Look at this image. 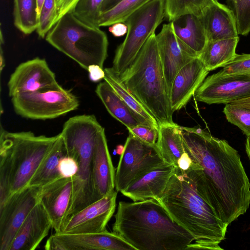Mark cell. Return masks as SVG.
I'll return each instance as SVG.
<instances>
[{
    "label": "cell",
    "instance_id": "1",
    "mask_svg": "<svg viewBox=\"0 0 250 250\" xmlns=\"http://www.w3.org/2000/svg\"><path fill=\"white\" fill-rule=\"evenodd\" d=\"M181 128L185 150L192 160L187 170L214 214L228 226L250 205V183L238 152L200 128Z\"/></svg>",
    "mask_w": 250,
    "mask_h": 250
},
{
    "label": "cell",
    "instance_id": "2",
    "mask_svg": "<svg viewBox=\"0 0 250 250\" xmlns=\"http://www.w3.org/2000/svg\"><path fill=\"white\" fill-rule=\"evenodd\" d=\"M113 232L136 250H182L194 237L172 220L155 198L133 202L120 201Z\"/></svg>",
    "mask_w": 250,
    "mask_h": 250
},
{
    "label": "cell",
    "instance_id": "3",
    "mask_svg": "<svg viewBox=\"0 0 250 250\" xmlns=\"http://www.w3.org/2000/svg\"><path fill=\"white\" fill-rule=\"evenodd\" d=\"M173 221L194 237L185 250H222L228 225L218 218L202 196L188 170L175 167L161 197L158 199Z\"/></svg>",
    "mask_w": 250,
    "mask_h": 250
},
{
    "label": "cell",
    "instance_id": "4",
    "mask_svg": "<svg viewBox=\"0 0 250 250\" xmlns=\"http://www.w3.org/2000/svg\"><path fill=\"white\" fill-rule=\"evenodd\" d=\"M59 134L36 136L31 131H0V205L28 186Z\"/></svg>",
    "mask_w": 250,
    "mask_h": 250
},
{
    "label": "cell",
    "instance_id": "5",
    "mask_svg": "<svg viewBox=\"0 0 250 250\" xmlns=\"http://www.w3.org/2000/svg\"><path fill=\"white\" fill-rule=\"evenodd\" d=\"M120 76L159 125L174 123L155 32L148 38L133 62Z\"/></svg>",
    "mask_w": 250,
    "mask_h": 250
},
{
    "label": "cell",
    "instance_id": "6",
    "mask_svg": "<svg viewBox=\"0 0 250 250\" xmlns=\"http://www.w3.org/2000/svg\"><path fill=\"white\" fill-rule=\"evenodd\" d=\"M103 128L93 115L75 116L63 125L61 133L66 155L74 159L78 165V172L73 177L72 199L66 220L99 200L93 185V158L97 138Z\"/></svg>",
    "mask_w": 250,
    "mask_h": 250
},
{
    "label": "cell",
    "instance_id": "7",
    "mask_svg": "<svg viewBox=\"0 0 250 250\" xmlns=\"http://www.w3.org/2000/svg\"><path fill=\"white\" fill-rule=\"evenodd\" d=\"M52 46L87 70L93 64L103 68L107 57L108 42L100 27L85 22L72 12L62 16L45 37Z\"/></svg>",
    "mask_w": 250,
    "mask_h": 250
},
{
    "label": "cell",
    "instance_id": "8",
    "mask_svg": "<svg viewBox=\"0 0 250 250\" xmlns=\"http://www.w3.org/2000/svg\"><path fill=\"white\" fill-rule=\"evenodd\" d=\"M164 17V0H151L126 19L124 22L127 32L116 50L112 67L120 76L132 63Z\"/></svg>",
    "mask_w": 250,
    "mask_h": 250
},
{
    "label": "cell",
    "instance_id": "9",
    "mask_svg": "<svg viewBox=\"0 0 250 250\" xmlns=\"http://www.w3.org/2000/svg\"><path fill=\"white\" fill-rule=\"evenodd\" d=\"M11 101L17 114L32 120L54 119L79 106L78 97L58 83L37 91L16 94Z\"/></svg>",
    "mask_w": 250,
    "mask_h": 250
},
{
    "label": "cell",
    "instance_id": "10",
    "mask_svg": "<svg viewBox=\"0 0 250 250\" xmlns=\"http://www.w3.org/2000/svg\"><path fill=\"white\" fill-rule=\"evenodd\" d=\"M163 162L156 145H147L129 134L115 172L116 190L121 193L133 181Z\"/></svg>",
    "mask_w": 250,
    "mask_h": 250
},
{
    "label": "cell",
    "instance_id": "11",
    "mask_svg": "<svg viewBox=\"0 0 250 250\" xmlns=\"http://www.w3.org/2000/svg\"><path fill=\"white\" fill-rule=\"evenodd\" d=\"M40 188L28 186L0 205V250H9L21 226L39 202Z\"/></svg>",
    "mask_w": 250,
    "mask_h": 250
},
{
    "label": "cell",
    "instance_id": "12",
    "mask_svg": "<svg viewBox=\"0 0 250 250\" xmlns=\"http://www.w3.org/2000/svg\"><path fill=\"white\" fill-rule=\"evenodd\" d=\"M198 101L208 104H230L250 97V79L239 75L219 74L205 78L196 91Z\"/></svg>",
    "mask_w": 250,
    "mask_h": 250
},
{
    "label": "cell",
    "instance_id": "13",
    "mask_svg": "<svg viewBox=\"0 0 250 250\" xmlns=\"http://www.w3.org/2000/svg\"><path fill=\"white\" fill-rule=\"evenodd\" d=\"M44 249L46 250H136L120 236L107 230L79 234L55 232L48 239Z\"/></svg>",
    "mask_w": 250,
    "mask_h": 250
},
{
    "label": "cell",
    "instance_id": "14",
    "mask_svg": "<svg viewBox=\"0 0 250 250\" xmlns=\"http://www.w3.org/2000/svg\"><path fill=\"white\" fill-rule=\"evenodd\" d=\"M117 193L114 190L72 215L57 233H90L107 230L106 225L115 210Z\"/></svg>",
    "mask_w": 250,
    "mask_h": 250
},
{
    "label": "cell",
    "instance_id": "15",
    "mask_svg": "<svg viewBox=\"0 0 250 250\" xmlns=\"http://www.w3.org/2000/svg\"><path fill=\"white\" fill-rule=\"evenodd\" d=\"M58 83L44 59L37 57L20 64L8 82L9 96L37 91Z\"/></svg>",
    "mask_w": 250,
    "mask_h": 250
},
{
    "label": "cell",
    "instance_id": "16",
    "mask_svg": "<svg viewBox=\"0 0 250 250\" xmlns=\"http://www.w3.org/2000/svg\"><path fill=\"white\" fill-rule=\"evenodd\" d=\"M73 191V177H60L40 188L39 201L48 213L55 232H60L67 219Z\"/></svg>",
    "mask_w": 250,
    "mask_h": 250
},
{
    "label": "cell",
    "instance_id": "17",
    "mask_svg": "<svg viewBox=\"0 0 250 250\" xmlns=\"http://www.w3.org/2000/svg\"><path fill=\"white\" fill-rule=\"evenodd\" d=\"M156 39L161 63L169 94L173 80L178 72L193 58L181 48L171 22L164 24Z\"/></svg>",
    "mask_w": 250,
    "mask_h": 250
},
{
    "label": "cell",
    "instance_id": "18",
    "mask_svg": "<svg viewBox=\"0 0 250 250\" xmlns=\"http://www.w3.org/2000/svg\"><path fill=\"white\" fill-rule=\"evenodd\" d=\"M199 58H194L177 74L169 94L172 111L184 107L208 74Z\"/></svg>",
    "mask_w": 250,
    "mask_h": 250
},
{
    "label": "cell",
    "instance_id": "19",
    "mask_svg": "<svg viewBox=\"0 0 250 250\" xmlns=\"http://www.w3.org/2000/svg\"><path fill=\"white\" fill-rule=\"evenodd\" d=\"M175 169L173 164L162 163L133 181L121 193L133 202L151 198L158 200Z\"/></svg>",
    "mask_w": 250,
    "mask_h": 250
},
{
    "label": "cell",
    "instance_id": "20",
    "mask_svg": "<svg viewBox=\"0 0 250 250\" xmlns=\"http://www.w3.org/2000/svg\"><path fill=\"white\" fill-rule=\"evenodd\" d=\"M205 29L208 40L213 41L239 37L233 10L211 0L197 15Z\"/></svg>",
    "mask_w": 250,
    "mask_h": 250
},
{
    "label": "cell",
    "instance_id": "21",
    "mask_svg": "<svg viewBox=\"0 0 250 250\" xmlns=\"http://www.w3.org/2000/svg\"><path fill=\"white\" fill-rule=\"evenodd\" d=\"M51 228L50 218L39 202L18 230L9 250H35L48 235Z\"/></svg>",
    "mask_w": 250,
    "mask_h": 250
},
{
    "label": "cell",
    "instance_id": "22",
    "mask_svg": "<svg viewBox=\"0 0 250 250\" xmlns=\"http://www.w3.org/2000/svg\"><path fill=\"white\" fill-rule=\"evenodd\" d=\"M115 175L104 129L103 128L97 138L93 158V181L98 200L115 190Z\"/></svg>",
    "mask_w": 250,
    "mask_h": 250
},
{
    "label": "cell",
    "instance_id": "23",
    "mask_svg": "<svg viewBox=\"0 0 250 250\" xmlns=\"http://www.w3.org/2000/svg\"><path fill=\"white\" fill-rule=\"evenodd\" d=\"M170 22L182 50L193 58H199L208 40L198 16L186 14Z\"/></svg>",
    "mask_w": 250,
    "mask_h": 250
},
{
    "label": "cell",
    "instance_id": "24",
    "mask_svg": "<svg viewBox=\"0 0 250 250\" xmlns=\"http://www.w3.org/2000/svg\"><path fill=\"white\" fill-rule=\"evenodd\" d=\"M95 92L109 113L127 129L141 125L153 126L145 118L131 109L105 81L98 84Z\"/></svg>",
    "mask_w": 250,
    "mask_h": 250
},
{
    "label": "cell",
    "instance_id": "25",
    "mask_svg": "<svg viewBox=\"0 0 250 250\" xmlns=\"http://www.w3.org/2000/svg\"><path fill=\"white\" fill-rule=\"evenodd\" d=\"M156 146L164 162L177 167L185 152L181 126L174 123L159 125Z\"/></svg>",
    "mask_w": 250,
    "mask_h": 250
},
{
    "label": "cell",
    "instance_id": "26",
    "mask_svg": "<svg viewBox=\"0 0 250 250\" xmlns=\"http://www.w3.org/2000/svg\"><path fill=\"white\" fill-rule=\"evenodd\" d=\"M239 37L234 38L208 41L199 57L209 71L223 67L232 61L235 57Z\"/></svg>",
    "mask_w": 250,
    "mask_h": 250
},
{
    "label": "cell",
    "instance_id": "27",
    "mask_svg": "<svg viewBox=\"0 0 250 250\" xmlns=\"http://www.w3.org/2000/svg\"><path fill=\"white\" fill-rule=\"evenodd\" d=\"M65 155L66 148L60 133L51 149L38 167L28 186L41 187L62 177L58 165L60 159Z\"/></svg>",
    "mask_w": 250,
    "mask_h": 250
},
{
    "label": "cell",
    "instance_id": "28",
    "mask_svg": "<svg viewBox=\"0 0 250 250\" xmlns=\"http://www.w3.org/2000/svg\"><path fill=\"white\" fill-rule=\"evenodd\" d=\"M104 80L114 89L119 96L133 110L145 118L153 127L158 129L159 124L154 116L128 89L120 75L112 67L104 69Z\"/></svg>",
    "mask_w": 250,
    "mask_h": 250
},
{
    "label": "cell",
    "instance_id": "29",
    "mask_svg": "<svg viewBox=\"0 0 250 250\" xmlns=\"http://www.w3.org/2000/svg\"><path fill=\"white\" fill-rule=\"evenodd\" d=\"M14 23L25 35L36 31L38 25L37 0H14Z\"/></svg>",
    "mask_w": 250,
    "mask_h": 250
},
{
    "label": "cell",
    "instance_id": "30",
    "mask_svg": "<svg viewBox=\"0 0 250 250\" xmlns=\"http://www.w3.org/2000/svg\"><path fill=\"white\" fill-rule=\"evenodd\" d=\"M151 0H122L112 8L102 12L98 26H110L117 22H124L134 12Z\"/></svg>",
    "mask_w": 250,
    "mask_h": 250
},
{
    "label": "cell",
    "instance_id": "31",
    "mask_svg": "<svg viewBox=\"0 0 250 250\" xmlns=\"http://www.w3.org/2000/svg\"><path fill=\"white\" fill-rule=\"evenodd\" d=\"M211 0H164L165 17L170 22L186 14L198 15Z\"/></svg>",
    "mask_w": 250,
    "mask_h": 250
},
{
    "label": "cell",
    "instance_id": "32",
    "mask_svg": "<svg viewBox=\"0 0 250 250\" xmlns=\"http://www.w3.org/2000/svg\"><path fill=\"white\" fill-rule=\"evenodd\" d=\"M103 1L104 0H79L72 12L81 20L98 26Z\"/></svg>",
    "mask_w": 250,
    "mask_h": 250
},
{
    "label": "cell",
    "instance_id": "33",
    "mask_svg": "<svg viewBox=\"0 0 250 250\" xmlns=\"http://www.w3.org/2000/svg\"><path fill=\"white\" fill-rule=\"evenodd\" d=\"M223 113L229 122L238 127L247 136L250 135V108L228 104Z\"/></svg>",
    "mask_w": 250,
    "mask_h": 250
},
{
    "label": "cell",
    "instance_id": "34",
    "mask_svg": "<svg viewBox=\"0 0 250 250\" xmlns=\"http://www.w3.org/2000/svg\"><path fill=\"white\" fill-rule=\"evenodd\" d=\"M57 15V0H44L38 17L36 31L39 37L45 38L55 23Z\"/></svg>",
    "mask_w": 250,
    "mask_h": 250
},
{
    "label": "cell",
    "instance_id": "35",
    "mask_svg": "<svg viewBox=\"0 0 250 250\" xmlns=\"http://www.w3.org/2000/svg\"><path fill=\"white\" fill-rule=\"evenodd\" d=\"M239 35L250 32V0H232Z\"/></svg>",
    "mask_w": 250,
    "mask_h": 250
},
{
    "label": "cell",
    "instance_id": "36",
    "mask_svg": "<svg viewBox=\"0 0 250 250\" xmlns=\"http://www.w3.org/2000/svg\"><path fill=\"white\" fill-rule=\"evenodd\" d=\"M218 73L223 75H243L250 79V54H236L233 60Z\"/></svg>",
    "mask_w": 250,
    "mask_h": 250
},
{
    "label": "cell",
    "instance_id": "37",
    "mask_svg": "<svg viewBox=\"0 0 250 250\" xmlns=\"http://www.w3.org/2000/svg\"><path fill=\"white\" fill-rule=\"evenodd\" d=\"M127 129L129 134L150 146L156 145L158 129L152 126L141 125Z\"/></svg>",
    "mask_w": 250,
    "mask_h": 250
},
{
    "label": "cell",
    "instance_id": "38",
    "mask_svg": "<svg viewBox=\"0 0 250 250\" xmlns=\"http://www.w3.org/2000/svg\"><path fill=\"white\" fill-rule=\"evenodd\" d=\"M58 169L62 177H72L78 172V165L72 157L65 155L60 159Z\"/></svg>",
    "mask_w": 250,
    "mask_h": 250
},
{
    "label": "cell",
    "instance_id": "39",
    "mask_svg": "<svg viewBox=\"0 0 250 250\" xmlns=\"http://www.w3.org/2000/svg\"><path fill=\"white\" fill-rule=\"evenodd\" d=\"M79 0H59L57 2V15L55 23L64 14L73 11Z\"/></svg>",
    "mask_w": 250,
    "mask_h": 250
},
{
    "label": "cell",
    "instance_id": "40",
    "mask_svg": "<svg viewBox=\"0 0 250 250\" xmlns=\"http://www.w3.org/2000/svg\"><path fill=\"white\" fill-rule=\"evenodd\" d=\"M87 71L89 73L90 80L94 82L100 81L105 76L104 69L98 65L93 64L90 65Z\"/></svg>",
    "mask_w": 250,
    "mask_h": 250
},
{
    "label": "cell",
    "instance_id": "41",
    "mask_svg": "<svg viewBox=\"0 0 250 250\" xmlns=\"http://www.w3.org/2000/svg\"><path fill=\"white\" fill-rule=\"evenodd\" d=\"M127 26L125 22H117L110 25L109 31L115 37H119L125 35L127 32Z\"/></svg>",
    "mask_w": 250,
    "mask_h": 250
},
{
    "label": "cell",
    "instance_id": "42",
    "mask_svg": "<svg viewBox=\"0 0 250 250\" xmlns=\"http://www.w3.org/2000/svg\"><path fill=\"white\" fill-rule=\"evenodd\" d=\"M192 163V159L185 151L179 158L177 167L181 169L186 170L189 168Z\"/></svg>",
    "mask_w": 250,
    "mask_h": 250
},
{
    "label": "cell",
    "instance_id": "43",
    "mask_svg": "<svg viewBox=\"0 0 250 250\" xmlns=\"http://www.w3.org/2000/svg\"><path fill=\"white\" fill-rule=\"evenodd\" d=\"M122 0H104L101 7V13L112 8Z\"/></svg>",
    "mask_w": 250,
    "mask_h": 250
},
{
    "label": "cell",
    "instance_id": "44",
    "mask_svg": "<svg viewBox=\"0 0 250 250\" xmlns=\"http://www.w3.org/2000/svg\"><path fill=\"white\" fill-rule=\"evenodd\" d=\"M230 104L250 108V97L234 101Z\"/></svg>",
    "mask_w": 250,
    "mask_h": 250
},
{
    "label": "cell",
    "instance_id": "45",
    "mask_svg": "<svg viewBox=\"0 0 250 250\" xmlns=\"http://www.w3.org/2000/svg\"><path fill=\"white\" fill-rule=\"evenodd\" d=\"M246 151L248 157L250 160V135L247 136L246 143Z\"/></svg>",
    "mask_w": 250,
    "mask_h": 250
},
{
    "label": "cell",
    "instance_id": "46",
    "mask_svg": "<svg viewBox=\"0 0 250 250\" xmlns=\"http://www.w3.org/2000/svg\"><path fill=\"white\" fill-rule=\"evenodd\" d=\"M44 1V0H37V13L38 17L41 12Z\"/></svg>",
    "mask_w": 250,
    "mask_h": 250
},
{
    "label": "cell",
    "instance_id": "47",
    "mask_svg": "<svg viewBox=\"0 0 250 250\" xmlns=\"http://www.w3.org/2000/svg\"><path fill=\"white\" fill-rule=\"evenodd\" d=\"M4 66V60L3 56L2 49L1 46L0 48V70L1 71L2 68Z\"/></svg>",
    "mask_w": 250,
    "mask_h": 250
},
{
    "label": "cell",
    "instance_id": "48",
    "mask_svg": "<svg viewBox=\"0 0 250 250\" xmlns=\"http://www.w3.org/2000/svg\"><path fill=\"white\" fill-rule=\"evenodd\" d=\"M124 149V146H123L122 145H118L117 146L116 151L118 154L121 155L123 152Z\"/></svg>",
    "mask_w": 250,
    "mask_h": 250
},
{
    "label": "cell",
    "instance_id": "49",
    "mask_svg": "<svg viewBox=\"0 0 250 250\" xmlns=\"http://www.w3.org/2000/svg\"><path fill=\"white\" fill-rule=\"evenodd\" d=\"M57 0V2L59 0Z\"/></svg>",
    "mask_w": 250,
    "mask_h": 250
}]
</instances>
